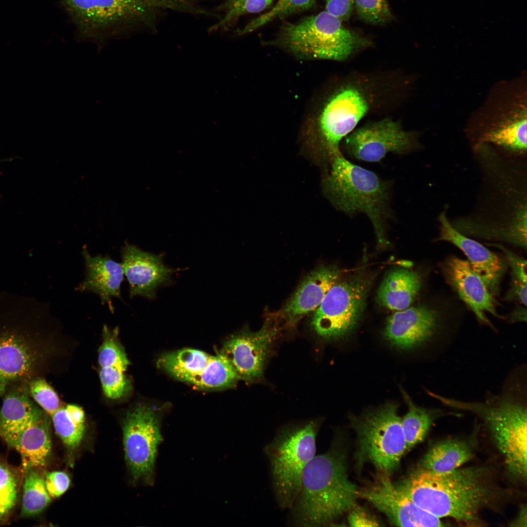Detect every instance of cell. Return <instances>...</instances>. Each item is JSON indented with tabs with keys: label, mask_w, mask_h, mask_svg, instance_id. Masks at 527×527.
Instances as JSON below:
<instances>
[{
	"label": "cell",
	"mask_w": 527,
	"mask_h": 527,
	"mask_svg": "<svg viewBox=\"0 0 527 527\" xmlns=\"http://www.w3.org/2000/svg\"><path fill=\"white\" fill-rule=\"evenodd\" d=\"M395 485L423 510L467 526H480L481 512L491 507L501 492L491 472L481 466L443 473L418 467Z\"/></svg>",
	"instance_id": "1"
},
{
	"label": "cell",
	"mask_w": 527,
	"mask_h": 527,
	"mask_svg": "<svg viewBox=\"0 0 527 527\" xmlns=\"http://www.w3.org/2000/svg\"><path fill=\"white\" fill-rule=\"evenodd\" d=\"M340 270L335 266H320L302 280L286 302L283 313L288 324H296L303 317L314 311L329 290L340 278Z\"/></svg>",
	"instance_id": "21"
},
{
	"label": "cell",
	"mask_w": 527,
	"mask_h": 527,
	"mask_svg": "<svg viewBox=\"0 0 527 527\" xmlns=\"http://www.w3.org/2000/svg\"><path fill=\"white\" fill-rule=\"evenodd\" d=\"M325 10L296 22H284L272 41L296 56L345 61L370 41L351 31Z\"/></svg>",
	"instance_id": "6"
},
{
	"label": "cell",
	"mask_w": 527,
	"mask_h": 527,
	"mask_svg": "<svg viewBox=\"0 0 527 527\" xmlns=\"http://www.w3.org/2000/svg\"><path fill=\"white\" fill-rule=\"evenodd\" d=\"M358 497L372 504L393 525L400 527H441L440 519L421 508L399 490L389 476L379 472L359 488Z\"/></svg>",
	"instance_id": "16"
},
{
	"label": "cell",
	"mask_w": 527,
	"mask_h": 527,
	"mask_svg": "<svg viewBox=\"0 0 527 527\" xmlns=\"http://www.w3.org/2000/svg\"><path fill=\"white\" fill-rule=\"evenodd\" d=\"M523 77L495 85L469 125L480 133V144L507 152H527V90Z\"/></svg>",
	"instance_id": "7"
},
{
	"label": "cell",
	"mask_w": 527,
	"mask_h": 527,
	"mask_svg": "<svg viewBox=\"0 0 527 527\" xmlns=\"http://www.w3.org/2000/svg\"><path fill=\"white\" fill-rule=\"evenodd\" d=\"M35 328L31 321L0 320V399L41 377L44 351Z\"/></svg>",
	"instance_id": "11"
},
{
	"label": "cell",
	"mask_w": 527,
	"mask_h": 527,
	"mask_svg": "<svg viewBox=\"0 0 527 527\" xmlns=\"http://www.w3.org/2000/svg\"><path fill=\"white\" fill-rule=\"evenodd\" d=\"M505 254L510 266L511 288L507 293V300H515L527 306V261L499 243H491Z\"/></svg>",
	"instance_id": "35"
},
{
	"label": "cell",
	"mask_w": 527,
	"mask_h": 527,
	"mask_svg": "<svg viewBox=\"0 0 527 527\" xmlns=\"http://www.w3.org/2000/svg\"><path fill=\"white\" fill-rule=\"evenodd\" d=\"M448 405L469 411L486 422L507 468L519 478L527 477V409L515 398L503 396L485 403L450 399Z\"/></svg>",
	"instance_id": "9"
},
{
	"label": "cell",
	"mask_w": 527,
	"mask_h": 527,
	"mask_svg": "<svg viewBox=\"0 0 527 527\" xmlns=\"http://www.w3.org/2000/svg\"><path fill=\"white\" fill-rule=\"evenodd\" d=\"M44 482L48 493L53 498L63 494L70 485V479L67 474L60 471L47 473Z\"/></svg>",
	"instance_id": "39"
},
{
	"label": "cell",
	"mask_w": 527,
	"mask_h": 527,
	"mask_svg": "<svg viewBox=\"0 0 527 527\" xmlns=\"http://www.w3.org/2000/svg\"><path fill=\"white\" fill-rule=\"evenodd\" d=\"M370 281L356 275L333 285L310 319V327L318 337L335 341L352 332L365 309Z\"/></svg>",
	"instance_id": "12"
},
{
	"label": "cell",
	"mask_w": 527,
	"mask_h": 527,
	"mask_svg": "<svg viewBox=\"0 0 527 527\" xmlns=\"http://www.w3.org/2000/svg\"><path fill=\"white\" fill-rule=\"evenodd\" d=\"M210 356L201 350L185 348L164 354L159 359L157 366L176 379L183 381L187 377L201 371Z\"/></svg>",
	"instance_id": "30"
},
{
	"label": "cell",
	"mask_w": 527,
	"mask_h": 527,
	"mask_svg": "<svg viewBox=\"0 0 527 527\" xmlns=\"http://www.w3.org/2000/svg\"></svg>",
	"instance_id": "46"
},
{
	"label": "cell",
	"mask_w": 527,
	"mask_h": 527,
	"mask_svg": "<svg viewBox=\"0 0 527 527\" xmlns=\"http://www.w3.org/2000/svg\"><path fill=\"white\" fill-rule=\"evenodd\" d=\"M0 410V435L21 428L42 410L32 402L28 385L15 386L2 399Z\"/></svg>",
	"instance_id": "26"
},
{
	"label": "cell",
	"mask_w": 527,
	"mask_h": 527,
	"mask_svg": "<svg viewBox=\"0 0 527 527\" xmlns=\"http://www.w3.org/2000/svg\"><path fill=\"white\" fill-rule=\"evenodd\" d=\"M511 523L514 524L513 525L514 526H527V509L526 507H524L523 506L522 507L516 519Z\"/></svg>",
	"instance_id": "44"
},
{
	"label": "cell",
	"mask_w": 527,
	"mask_h": 527,
	"mask_svg": "<svg viewBox=\"0 0 527 527\" xmlns=\"http://www.w3.org/2000/svg\"><path fill=\"white\" fill-rule=\"evenodd\" d=\"M0 162H1V161H0Z\"/></svg>",
	"instance_id": "45"
},
{
	"label": "cell",
	"mask_w": 527,
	"mask_h": 527,
	"mask_svg": "<svg viewBox=\"0 0 527 527\" xmlns=\"http://www.w3.org/2000/svg\"><path fill=\"white\" fill-rule=\"evenodd\" d=\"M55 430L63 443L75 448L80 445L85 428L84 413L76 405L61 406L51 416Z\"/></svg>",
	"instance_id": "31"
},
{
	"label": "cell",
	"mask_w": 527,
	"mask_h": 527,
	"mask_svg": "<svg viewBox=\"0 0 527 527\" xmlns=\"http://www.w3.org/2000/svg\"><path fill=\"white\" fill-rule=\"evenodd\" d=\"M17 493L15 476L8 468L0 465V516L7 513L14 506Z\"/></svg>",
	"instance_id": "38"
},
{
	"label": "cell",
	"mask_w": 527,
	"mask_h": 527,
	"mask_svg": "<svg viewBox=\"0 0 527 527\" xmlns=\"http://www.w3.org/2000/svg\"><path fill=\"white\" fill-rule=\"evenodd\" d=\"M348 523L352 527H378L380 522L364 508L356 505L349 511Z\"/></svg>",
	"instance_id": "40"
},
{
	"label": "cell",
	"mask_w": 527,
	"mask_h": 527,
	"mask_svg": "<svg viewBox=\"0 0 527 527\" xmlns=\"http://www.w3.org/2000/svg\"><path fill=\"white\" fill-rule=\"evenodd\" d=\"M472 457V450L465 442L445 440L428 449L420 461L419 467L433 473H446L460 467Z\"/></svg>",
	"instance_id": "27"
},
{
	"label": "cell",
	"mask_w": 527,
	"mask_h": 527,
	"mask_svg": "<svg viewBox=\"0 0 527 527\" xmlns=\"http://www.w3.org/2000/svg\"><path fill=\"white\" fill-rule=\"evenodd\" d=\"M118 328H103V340L99 349V376L105 396L112 399L121 398L128 388L125 372L129 362L118 339Z\"/></svg>",
	"instance_id": "23"
},
{
	"label": "cell",
	"mask_w": 527,
	"mask_h": 527,
	"mask_svg": "<svg viewBox=\"0 0 527 527\" xmlns=\"http://www.w3.org/2000/svg\"><path fill=\"white\" fill-rule=\"evenodd\" d=\"M122 430L125 459L133 478L151 481L162 440L157 415L150 407L137 406L126 413Z\"/></svg>",
	"instance_id": "13"
},
{
	"label": "cell",
	"mask_w": 527,
	"mask_h": 527,
	"mask_svg": "<svg viewBox=\"0 0 527 527\" xmlns=\"http://www.w3.org/2000/svg\"><path fill=\"white\" fill-rule=\"evenodd\" d=\"M448 284L471 309L478 320L494 328L486 313L501 318L496 310V301L481 277L471 267L467 261L452 257L442 265Z\"/></svg>",
	"instance_id": "17"
},
{
	"label": "cell",
	"mask_w": 527,
	"mask_h": 527,
	"mask_svg": "<svg viewBox=\"0 0 527 527\" xmlns=\"http://www.w3.org/2000/svg\"><path fill=\"white\" fill-rule=\"evenodd\" d=\"M354 6L360 18L370 24H383L392 18L386 0H355Z\"/></svg>",
	"instance_id": "36"
},
{
	"label": "cell",
	"mask_w": 527,
	"mask_h": 527,
	"mask_svg": "<svg viewBox=\"0 0 527 527\" xmlns=\"http://www.w3.org/2000/svg\"><path fill=\"white\" fill-rule=\"evenodd\" d=\"M46 415L42 411L21 428L0 435L20 454L26 471L46 465L51 452V441Z\"/></svg>",
	"instance_id": "22"
},
{
	"label": "cell",
	"mask_w": 527,
	"mask_h": 527,
	"mask_svg": "<svg viewBox=\"0 0 527 527\" xmlns=\"http://www.w3.org/2000/svg\"><path fill=\"white\" fill-rule=\"evenodd\" d=\"M124 274L129 284L130 297L156 298L157 289L171 283V276L177 270L165 266L162 254L144 251L125 243L122 251Z\"/></svg>",
	"instance_id": "18"
},
{
	"label": "cell",
	"mask_w": 527,
	"mask_h": 527,
	"mask_svg": "<svg viewBox=\"0 0 527 527\" xmlns=\"http://www.w3.org/2000/svg\"><path fill=\"white\" fill-rule=\"evenodd\" d=\"M336 443L306 465L290 512L292 526H333L356 505L359 488L348 478L347 462Z\"/></svg>",
	"instance_id": "3"
},
{
	"label": "cell",
	"mask_w": 527,
	"mask_h": 527,
	"mask_svg": "<svg viewBox=\"0 0 527 527\" xmlns=\"http://www.w3.org/2000/svg\"><path fill=\"white\" fill-rule=\"evenodd\" d=\"M82 255L85 260L86 275L77 289L98 294L102 304H107L110 311L114 312L111 298L115 297L122 300L121 285L124 275L122 263L116 262L108 256L93 257L86 249H83Z\"/></svg>",
	"instance_id": "24"
},
{
	"label": "cell",
	"mask_w": 527,
	"mask_h": 527,
	"mask_svg": "<svg viewBox=\"0 0 527 527\" xmlns=\"http://www.w3.org/2000/svg\"><path fill=\"white\" fill-rule=\"evenodd\" d=\"M51 502L44 479L35 470H26L23 486L21 514L29 516L41 512Z\"/></svg>",
	"instance_id": "32"
},
{
	"label": "cell",
	"mask_w": 527,
	"mask_h": 527,
	"mask_svg": "<svg viewBox=\"0 0 527 527\" xmlns=\"http://www.w3.org/2000/svg\"><path fill=\"white\" fill-rule=\"evenodd\" d=\"M320 425L317 419L285 424L264 446L274 497L282 509L289 510L299 494L304 469L316 455Z\"/></svg>",
	"instance_id": "5"
},
{
	"label": "cell",
	"mask_w": 527,
	"mask_h": 527,
	"mask_svg": "<svg viewBox=\"0 0 527 527\" xmlns=\"http://www.w3.org/2000/svg\"><path fill=\"white\" fill-rule=\"evenodd\" d=\"M510 320L511 322H526L527 309L522 306H518L511 313Z\"/></svg>",
	"instance_id": "43"
},
{
	"label": "cell",
	"mask_w": 527,
	"mask_h": 527,
	"mask_svg": "<svg viewBox=\"0 0 527 527\" xmlns=\"http://www.w3.org/2000/svg\"><path fill=\"white\" fill-rule=\"evenodd\" d=\"M331 162V171L324 185L329 200L348 215L359 212L366 214L374 228L378 243L387 244L385 226L391 217L390 183L350 162L342 154Z\"/></svg>",
	"instance_id": "4"
},
{
	"label": "cell",
	"mask_w": 527,
	"mask_h": 527,
	"mask_svg": "<svg viewBox=\"0 0 527 527\" xmlns=\"http://www.w3.org/2000/svg\"><path fill=\"white\" fill-rule=\"evenodd\" d=\"M394 75L354 73L344 76L325 97L311 124L312 140L331 161L340 142L368 114L382 109L404 86Z\"/></svg>",
	"instance_id": "2"
},
{
	"label": "cell",
	"mask_w": 527,
	"mask_h": 527,
	"mask_svg": "<svg viewBox=\"0 0 527 527\" xmlns=\"http://www.w3.org/2000/svg\"><path fill=\"white\" fill-rule=\"evenodd\" d=\"M404 394L408 410L401 418V425L407 452L424 440L432 422L444 413L441 409L419 406L406 394Z\"/></svg>",
	"instance_id": "29"
},
{
	"label": "cell",
	"mask_w": 527,
	"mask_h": 527,
	"mask_svg": "<svg viewBox=\"0 0 527 527\" xmlns=\"http://www.w3.org/2000/svg\"><path fill=\"white\" fill-rule=\"evenodd\" d=\"M28 390L30 397L50 416L61 406L56 392L41 377L32 380L28 384Z\"/></svg>",
	"instance_id": "37"
},
{
	"label": "cell",
	"mask_w": 527,
	"mask_h": 527,
	"mask_svg": "<svg viewBox=\"0 0 527 527\" xmlns=\"http://www.w3.org/2000/svg\"><path fill=\"white\" fill-rule=\"evenodd\" d=\"M357 436L358 466L368 463L390 476L398 469L406 452L398 405L387 403L359 417L351 418Z\"/></svg>",
	"instance_id": "10"
},
{
	"label": "cell",
	"mask_w": 527,
	"mask_h": 527,
	"mask_svg": "<svg viewBox=\"0 0 527 527\" xmlns=\"http://www.w3.org/2000/svg\"><path fill=\"white\" fill-rule=\"evenodd\" d=\"M315 3V0H278L269 11L252 20L243 29L236 30V33L239 35L249 33L276 19L308 10Z\"/></svg>",
	"instance_id": "33"
},
{
	"label": "cell",
	"mask_w": 527,
	"mask_h": 527,
	"mask_svg": "<svg viewBox=\"0 0 527 527\" xmlns=\"http://www.w3.org/2000/svg\"><path fill=\"white\" fill-rule=\"evenodd\" d=\"M278 328L269 321L257 331L244 328L225 342L221 352L232 364L240 380L253 383L262 379Z\"/></svg>",
	"instance_id": "15"
},
{
	"label": "cell",
	"mask_w": 527,
	"mask_h": 527,
	"mask_svg": "<svg viewBox=\"0 0 527 527\" xmlns=\"http://www.w3.org/2000/svg\"><path fill=\"white\" fill-rule=\"evenodd\" d=\"M170 8L171 10L182 11L186 7L189 0H158Z\"/></svg>",
	"instance_id": "42"
},
{
	"label": "cell",
	"mask_w": 527,
	"mask_h": 527,
	"mask_svg": "<svg viewBox=\"0 0 527 527\" xmlns=\"http://www.w3.org/2000/svg\"><path fill=\"white\" fill-rule=\"evenodd\" d=\"M81 32L99 39L132 27L151 29L169 7L158 0H61Z\"/></svg>",
	"instance_id": "8"
},
{
	"label": "cell",
	"mask_w": 527,
	"mask_h": 527,
	"mask_svg": "<svg viewBox=\"0 0 527 527\" xmlns=\"http://www.w3.org/2000/svg\"><path fill=\"white\" fill-rule=\"evenodd\" d=\"M439 322V313L435 309L425 306L408 307L387 318L384 336L395 348L411 349L430 340Z\"/></svg>",
	"instance_id": "19"
},
{
	"label": "cell",
	"mask_w": 527,
	"mask_h": 527,
	"mask_svg": "<svg viewBox=\"0 0 527 527\" xmlns=\"http://www.w3.org/2000/svg\"><path fill=\"white\" fill-rule=\"evenodd\" d=\"M419 146L416 133L404 130L398 121L387 118L354 129L344 140L350 156L369 162H379L389 152L405 154Z\"/></svg>",
	"instance_id": "14"
},
{
	"label": "cell",
	"mask_w": 527,
	"mask_h": 527,
	"mask_svg": "<svg viewBox=\"0 0 527 527\" xmlns=\"http://www.w3.org/2000/svg\"><path fill=\"white\" fill-rule=\"evenodd\" d=\"M421 287V278L415 271L396 269L387 274L381 284L377 300L383 306L393 310L409 307Z\"/></svg>",
	"instance_id": "25"
},
{
	"label": "cell",
	"mask_w": 527,
	"mask_h": 527,
	"mask_svg": "<svg viewBox=\"0 0 527 527\" xmlns=\"http://www.w3.org/2000/svg\"><path fill=\"white\" fill-rule=\"evenodd\" d=\"M440 233L437 241L452 243L467 257L472 268L485 282L493 296L499 293L501 280L507 266L503 260L478 242L457 230L448 220L446 211L438 217Z\"/></svg>",
	"instance_id": "20"
},
{
	"label": "cell",
	"mask_w": 527,
	"mask_h": 527,
	"mask_svg": "<svg viewBox=\"0 0 527 527\" xmlns=\"http://www.w3.org/2000/svg\"><path fill=\"white\" fill-rule=\"evenodd\" d=\"M355 0H326L325 11L338 18L342 21L350 17Z\"/></svg>",
	"instance_id": "41"
},
{
	"label": "cell",
	"mask_w": 527,
	"mask_h": 527,
	"mask_svg": "<svg viewBox=\"0 0 527 527\" xmlns=\"http://www.w3.org/2000/svg\"><path fill=\"white\" fill-rule=\"evenodd\" d=\"M240 378L226 357L220 352L211 356L205 366L183 382L205 389H220L234 386Z\"/></svg>",
	"instance_id": "28"
},
{
	"label": "cell",
	"mask_w": 527,
	"mask_h": 527,
	"mask_svg": "<svg viewBox=\"0 0 527 527\" xmlns=\"http://www.w3.org/2000/svg\"><path fill=\"white\" fill-rule=\"evenodd\" d=\"M273 0H227L218 8L224 12V16L216 24L209 28L212 32L219 29H226L242 16L257 13L264 10L272 3Z\"/></svg>",
	"instance_id": "34"
}]
</instances>
